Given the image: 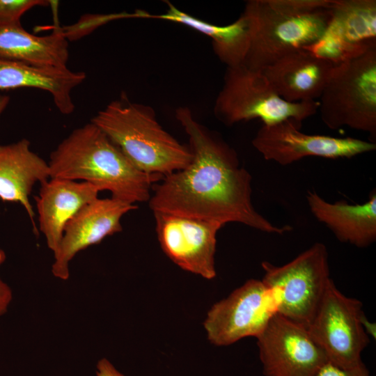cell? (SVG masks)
I'll list each match as a JSON object with an SVG mask.
<instances>
[{"instance_id": "21", "label": "cell", "mask_w": 376, "mask_h": 376, "mask_svg": "<svg viewBox=\"0 0 376 376\" xmlns=\"http://www.w3.org/2000/svg\"><path fill=\"white\" fill-rule=\"evenodd\" d=\"M166 2L168 9L164 13H147L146 19H163L190 27L212 39L215 54L227 67L244 64L249 47V27L242 13L233 23L218 26L182 11L169 1Z\"/></svg>"}, {"instance_id": "17", "label": "cell", "mask_w": 376, "mask_h": 376, "mask_svg": "<svg viewBox=\"0 0 376 376\" xmlns=\"http://www.w3.org/2000/svg\"><path fill=\"white\" fill-rule=\"evenodd\" d=\"M26 139L0 146V199L4 202L19 203L34 222L35 212L29 201L33 187L50 178L48 163L33 152Z\"/></svg>"}, {"instance_id": "2", "label": "cell", "mask_w": 376, "mask_h": 376, "mask_svg": "<svg viewBox=\"0 0 376 376\" xmlns=\"http://www.w3.org/2000/svg\"><path fill=\"white\" fill-rule=\"evenodd\" d=\"M48 165L50 178L87 182L135 205L148 201L153 185L163 178L137 169L91 122L65 137L51 153Z\"/></svg>"}, {"instance_id": "9", "label": "cell", "mask_w": 376, "mask_h": 376, "mask_svg": "<svg viewBox=\"0 0 376 376\" xmlns=\"http://www.w3.org/2000/svg\"><path fill=\"white\" fill-rule=\"evenodd\" d=\"M276 313L270 289L262 280L253 279L214 304L204 327L212 344L229 345L245 337L257 338Z\"/></svg>"}, {"instance_id": "18", "label": "cell", "mask_w": 376, "mask_h": 376, "mask_svg": "<svg viewBox=\"0 0 376 376\" xmlns=\"http://www.w3.org/2000/svg\"><path fill=\"white\" fill-rule=\"evenodd\" d=\"M306 201L310 211L340 242L359 248L366 247L376 240V191L361 204L345 201L327 202L314 191H308Z\"/></svg>"}, {"instance_id": "26", "label": "cell", "mask_w": 376, "mask_h": 376, "mask_svg": "<svg viewBox=\"0 0 376 376\" xmlns=\"http://www.w3.org/2000/svg\"><path fill=\"white\" fill-rule=\"evenodd\" d=\"M10 102V97L0 94V115L6 109Z\"/></svg>"}, {"instance_id": "4", "label": "cell", "mask_w": 376, "mask_h": 376, "mask_svg": "<svg viewBox=\"0 0 376 376\" xmlns=\"http://www.w3.org/2000/svg\"><path fill=\"white\" fill-rule=\"evenodd\" d=\"M91 122L147 174L164 177L184 169L192 159L189 146L163 129L150 106L131 102L125 94L99 111Z\"/></svg>"}, {"instance_id": "12", "label": "cell", "mask_w": 376, "mask_h": 376, "mask_svg": "<svg viewBox=\"0 0 376 376\" xmlns=\"http://www.w3.org/2000/svg\"><path fill=\"white\" fill-rule=\"evenodd\" d=\"M156 231L165 254L182 269L206 279L216 276L217 234L224 225L154 212Z\"/></svg>"}, {"instance_id": "11", "label": "cell", "mask_w": 376, "mask_h": 376, "mask_svg": "<svg viewBox=\"0 0 376 376\" xmlns=\"http://www.w3.org/2000/svg\"><path fill=\"white\" fill-rule=\"evenodd\" d=\"M257 339L265 376H314L327 361L304 325L279 313Z\"/></svg>"}, {"instance_id": "16", "label": "cell", "mask_w": 376, "mask_h": 376, "mask_svg": "<svg viewBox=\"0 0 376 376\" xmlns=\"http://www.w3.org/2000/svg\"><path fill=\"white\" fill-rule=\"evenodd\" d=\"M100 189L87 182L49 178L40 183L35 201L40 232L54 253L67 223L86 205L98 197Z\"/></svg>"}, {"instance_id": "25", "label": "cell", "mask_w": 376, "mask_h": 376, "mask_svg": "<svg viewBox=\"0 0 376 376\" xmlns=\"http://www.w3.org/2000/svg\"><path fill=\"white\" fill-rule=\"evenodd\" d=\"M96 368L97 376H125L106 358L98 361Z\"/></svg>"}, {"instance_id": "14", "label": "cell", "mask_w": 376, "mask_h": 376, "mask_svg": "<svg viewBox=\"0 0 376 376\" xmlns=\"http://www.w3.org/2000/svg\"><path fill=\"white\" fill-rule=\"evenodd\" d=\"M136 208L135 204L113 197L97 198L84 206L65 225L60 245L54 253L52 274L67 280L70 276L69 264L75 256L106 237L120 232L122 217Z\"/></svg>"}, {"instance_id": "15", "label": "cell", "mask_w": 376, "mask_h": 376, "mask_svg": "<svg viewBox=\"0 0 376 376\" xmlns=\"http://www.w3.org/2000/svg\"><path fill=\"white\" fill-rule=\"evenodd\" d=\"M334 65L301 49L285 55L262 72L283 100L312 102L320 98Z\"/></svg>"}, {"instance_id": "1", "label": "cell", "mask_w": 376, "mask_h": 376, "mask_svg": "<svg viewBox=\"0 0 376 376\" xmlns=\"http://www.w3.org/2000/svg\"><path fill=\"white\" fill-rule=\"evenodd\" d=\"M175 118L189 136L192 153L184 169L153 185L148 201L152 212L219 222H235L282 235L278 226L257 212L252 202V177L240 166L236 152L215 132L198 123L189 108L178 107Z\"/></svg>"}, {"instance_id": "13", "label": "cell", "mask_w": 376, "mask_h": 376, "mask_svg": "<svg viewBox=\"0 0 376 376\" xmlns=\"http://www.w3.org/2000/svg\"><path fill=\"white\" fill-rule=\"evenodd\" d=\"M373 47H376V1L334 0L325 31L305 49L336 64Z\"/></svg>"}, {"instance_id": "19", "label": "cell", "mask_w": 376, "mask_h": 376, "mask_svg": "<svg viewBox=\"0 0 376 376\" xmlns=\"http://www.w3.org/2000/svg\"><path fill=\"white\" fill-rule=\"evenodd\" d=\"M84 72L65 68H42L0 58V91L33 88L48 92L63 114L75 110L72 91L86 79Z\"/></svg>"}, {"instance_id": "22", "label": "cell", "mask_w": 376, "mask_h": 376, "mask_svg": "<svg viewBox=\"0 0 376 376\" xmlns=\"http://www.w3.org/2000/svg\"><path fill=\"white\" fill-rule=\"evenodd\" d=\"M46 0H0V28L22 25L21 17L37 6H47Z\"/></svg>"}, {"instance_id": "7", "label": "cell", "mask_w": 376, "mask_h": 376, "mask_svg": "<svg viewBox=\"0 0 376 376\" xmlns=\"http://www.w3.org/2000/svg\"><path fill=\"white\" fill-rule=\"evenodd\" d=\"M261 265L262 281L272 292L277 313L307 327L331 280L324 244L315 243L283 265L267 261Z\"/></svg>"}, {"instance_id": "20", "label": "cell", "mask_w": 376, "mask_h": 376, "mask_svg": "<svg viewBox=\"0 0 376 376\" xmlns=\"http://www.w3.org/2000/svg\"><path fill=\"white\" fill-rule=\"evenodd\" d=\"M69 58L68 40L56 26L44 36L29 33L22 25L0 28V58L42 68H65Z\"/></svg>"}, {"instance_id": "24", "label": "cell", "mask_w": 376, "mask_h": 376, "mask_svg": "<svg viewBox=\"0 0 376 376\" xmlns=\"http://www.w3.org/2000/svg\"><path fill=\"white\" fill-rule=\"evenodd\" d=\"M6 258V253L0 247V265L4 263ZM12 299L13 293L10 288L0 277V316L7 312Z\"/></svg>"}, {"instance_id": "3", "label": "cell", "mask_w": 376, "mask_h": 376, "mask_svg": "<svg viewBox=\"0 0 376 376\" xmlns=\"http://www.w3.org/2000/svg\"><path fill=\"white\" fill-rule=\"evenodd\" d=\"M334 0H249L242 14L249 27L244 65L258 71L316 42L325 31Z\"/></svg>"}, {"instance_id": "6", "label": "cell", "mask_w": 376, "mask_h": 376, "mask_svg": "<svg viewBox=\"0 0 376 376\" xmlns=\"http://www.w3.org/2000/svg\"><path fill=\"white\" fill-rule=\"evenodd\" d=\"M318 101L288 102L273 90L262 71L244 65L227 67L214 106L215 117L226 126L258 118L265 125L286 120L299 123L316 113Z\"/></svg>"}, {"instance_id": "8", "label": "cell", "mask_w": 376, "mask_h": 376, "mask_svg": "<svg viewBox=\"0 0 376 376\" xmlns=\"http://www.w3.org/2000/svg\"><path fill=\"white\" fill-rule=\"evenodd\" d=\"M362 304L344 295L331 280L307 329L327 361L343 368L363 365L361 355L369 339Z\"/></svg>"}, {"instance_id": "5", "label": "cell", "mask_w": 376, "mask_h": 376, "mask_svg": "<svg viewBox=\"0 0 376 376\" xmlns=\"http://www.w3.org/2000/svg\"><path fill=\"white\" fill-rule=\"evenodd\" d=\"M322 122L331 130L348 127L376 139V47L334 65L320 97Z\"/></svg>"}, {"instance_id": "23", "label": "cell", "mask_w": 376, "mask_h": 376, "mask_svg": "<svg viewBox=\"0 0 376 376\" xmlns=\"http://www.w3.org/2000/svg\"><path fill=\"white\" fill-rule=\"evenodd\" d=\"M314 376H370L365 366L343 368L327 361L316 372Z\"/></svg>"}, {"instance_id": "10", "label": "cell", "mask_w": 376, "mask_h": 376, "mask_svg": "<svg viewBox=\"0 0 376 376\" xmlns=\"http://www.w3.org/2000/svg\"><path fill=\"white\" fill-rule=\"evenodd\" d=\"M301 123L286 120L258 130L252 145L267 161L286 166L304 157L352 158L372 152L376 143L352 137L308 134L300 131Z\"/></svg>"}]
</instances>
